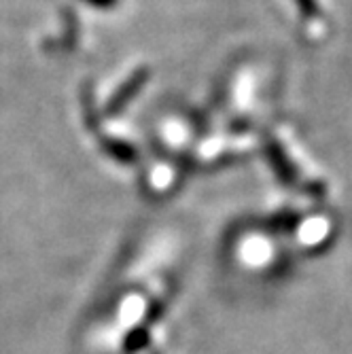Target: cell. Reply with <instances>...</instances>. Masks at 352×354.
Instances as JSON below:
<instances>
[{
    "label": "cell",
    "instance_id": "obj_3",
    "mask_svg": "<svg viewBox=\"0 0 352 354\" xmlns=\"http://www.w3.org/2000/svg\"><path fill=\"white\" fill-rule=\"evenodd\" d=\"M102 149L121 164H132L138 159V153L130 142H123L117 138H102Z\"/></svg>",
    "mask_w": 352,
    "mask_h": 354
},
{
    "label": "cell",
    "instance_id": "obj_6",
    "mask_svg": "<svg viewBox=\"0 0 352 354\" xmlns=\"http://www.w3.org/2000/svg\"><path fill=\"white\" fill-rule=\"evenodd\" d=\"M83 3H87L91 7H98V9H113V7H117L119 0H83Z\"/></svg>",
    "mask_w": 352,
    "mask_h": 354
},
{
    "label": "cell",
    "instance_id": "obj_5",
    "mask_svg": "<svg viewBox=\"0 0 352 354\" xmlns=\"http://www.w3.org/2000/svg\"><path fill=\"white\" fill-rule=\"evenodd\" d=\"M295 3L299 5L302 13H304L306 17H316L318 13H321V7H318L316 0H295Z\"/></svg>",
    "mask_w": 352,
    "mask_h": 354
},
{
    "label": "cell",
    "instance_id": "obj_4",
    "mask_svg": "<svg viewBox=\"0 0 352 354\" xmlns=\"http://www.w3.org/2000/svg\"><path fill=\"white\" fill-rule=\"evenodd\" d=\"M147 344H149V329H147V327L134 329L130 335L125 337V342H123V346H125L127 352H138V350H142Z\"/></svg>",
    "mask_w": 352,
    "mask_h": 354
},
{
    "label": "cell",
    "instance_id": "obj_2",
    "mask_svg": "<svg viewBox=\"0 0 352 354\" xmlns=\"http://www.w3.org/2000/svg\"><path fill=\"white\" fill-rule=\"evenodd\" d=\"M266 155L270 159V164L274 168V172L278 174V178L286 185V187H302V178L295 170V166L291 164V159L286 157V153L282 151V147L276 140H268L266 145Z\"/></svg>",
    "mask_w": 352,
    "mask_h": 354
},
{
    "label": "cell",
    "instance_id": "obj_1",
    "mask_svg": "<svg viewBox=\"0 0 352 354\" xmlns=\"http://www.w3.org/2000/svg\"><path fill=\"white\" fill-rule=\"evenodd\" d=\"M149 77H151V71L149 68H138L130 79H127L115 93H113V98H111V102L106 104V109H104V115L106 117H117L127 104H130L132 100H134V95L145 87V83L149 81Z\"/></svg>",
    "mask_w": 352,
    "mask_h": 354
}]
</instances>
